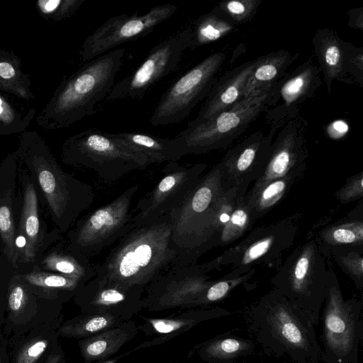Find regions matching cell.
Returning <instances> with one entry per match:
<instances>
[{"label":"cell","mask_w":363,"mask_h":363,"mask_svg":"<svg viewBox=\"0 0 363 363\" xmlns=\"http://www.w3.org/2000/svg\"><path fill=\"white\" fill-rule=\"evenodd\" d=\"M86 0H39L36 8L45 18L52 21L66 19L82 6Z\"/></svg>","instance_id":"34"},{"label":"cell","mask_w":363,"mask_h":363,"mask_svg":"<svg viewBox=\"0 0 363 363\" xmlns=\"http://www.w3.org/2000/svg\"><path fill=\"white\" fill-rule=\"evenodd\" d=\"M125 320L108 313H81L57 329L58 336L81 340L121 325Z\"/></svg>","instance_id":"29"},{"label":"cell","mask_w":363,"mask_h":363,"mask_svg":"<svg viewBox=\"0 0 363 363\" xmlns=\"http://www.w3.org/2000/svg\"><path fill=\"white\" fill-rule=\"evenodd\" d=\"M23 279L39 289L56 294L67 301L86 282L62 274L50 272L33 267L25 272H18Z\"/></svg>","instance_id":"31"},{"label":"cell","mask_w":363,"mask_h":363,"mask_svg":"<svg viewBox=\"0 0 363 363\" xmlns=\"http://www.w3.org/2000/svg\"><path fill=\"white\" fill-rule=\"evenodd\" d=\"M138 332L136 323L131 319L94 336L79 340L78 345L84 362L112 358L133 339Z\"/></svg>","instance_id":"22"},{"label":"cell","mask_w":363,"mask_h":363,"mask_svg":"<svg viewBox=\"0 0 363 363\" xmlns=\"http://www.w3.org/2000/svg\"><path fill=\"white\" fill-rule=\"evenodd\" d=\"M220 220L222 222H226L229 220V216L228 214L226 213H223L221 216H220Z\"/></svg>","instance_id":"45"},{"label":"cell","mask_w":363,"mask_h":363,"mask_svg":"<svg viewBox=\"0 0 363 363\" xmlns=\"http://www.w3.org/2000/svg\"><path fill=\"white\" fill-rule=\"evenodd\" d=\"M16 151L55 228L62 234L67 233L92 205L93 187L65 171L35 130L21 134Z\"/></svg>","instance_id":"1"},{"label":"cell","mask_w":363,"mask_h":363,"mask_svg":"<svg viewBox=\"0 0 363 363\" xmlns=\"http://www.w3.org/2000/svg\"><path fill=\"white\" fill-rule=\"evenodd\" d=\"M43 363H67L65 354L60 344L55 347Z\"/></svg>","instance_id":"41"},{"label":"cell","mask_w":363,"mask_h":363,"mask_svg":"<svg viewBox=\"0 0 363 363\" xmlns=\"http://www.w3.org/2000/svg\"><path fill=\"white\" fill-rule=\"evenodd\" d=\"M247 220V214L243 210L235 211L231 217V223L236 226H244Z\"/></svg>","instance_id":"43"},{"label":"cell","mask_w":363,"mask_h":363,"mask_svg":"<svg viewBox=\"0 0 363 363\" xmlns=\"http://www.w3.org/2000/svg\"><path fill=\"white\" fill-rule=\"evenodd\" d=\"M313 43L328 91H330L334 79L351 83L347 77L343 41L337 34L333 30L321 28L315 33Z\"/></svg>","instance_id":"23"},{"label":"cell","mask_w":363,"mask_h":363,"mask_svg":"<svg viewBox=\"0 0 363 363\" xmlns=\"http://www.w3.org/2000/svg\"><path fill=\"white\" fill-rule=\"evenodd\" d=\"M231 284L226 281H221L211 284L199 298L196 308H206L222 300L231 289Z\"/></svg>","instance_id":"37"},{"label":"cell","mask_w":363,"mask_h":363,"mask_svg":"<svg viewBox=\"0 0 363 363\" xmlns=\"http://www.w3.org/2000/svg\"><path fill=\"white\" fill-rule=\"evenodd\" d=\"M199 181L183 202L170 213L172 240L178 252L177 267L194 264L207 241L209 211L214 197L213 181Z\"/></svg>","instance_id":"11"},{"label":"cell","mask_w":363,"mask_h":363,"mask_svg":"<svg viewBox=\"0 0 363 363\" xmlns=\"http://www.w3.org/2000/svg\"><path fill=\"white\" fill-rule=\"evenodd\" d=\"M0 91L17 99H35L30 75L22 69L21 60L13 52L0 48Z\"/></svg>","instance_id":"28"},{"label":"cell","mask_w":363,"mask_h":363,"mask_svg":"<svg viewBox=\"0 0 363 363\" xmlns=\"http://www.w3.org/2000/svg\"><path fill=\"white\" fill-rule=\"evenodd\" d=\"M67 301L26 281L16 272L9 285L4 322L1 330L11 342L45 325L59 328L62 306Z\"/></svg>","instance_id":"9"},{"label":"cell","mask_w":363,"mask_h":363,"mask_svg":"<svg viewBox=\"0 0 363 363\" xmlns=\"http://www.w3.org/2000/svg\"><path fill=\"white\" fill-rule=\"evenodd\" d=\"M205 167L206 164L201 163L182 165L177 162H168L160 180L138 202L133 211L132 228L170 214L196 186Z\"/></svg>","instance_id":"14"},{"label":"cell","mask_w":363,"mask_h":363,"mask_svg":"<svg viewBox=\"0 0 363 363\" xmlns=\"http://www.w3.org/2000/svg\"><path fill=\"white\" fill-rule=\"evenodd\" d=\"M210 285L198 267H174L145 289L142 307L152 312L196 308Z\"/></svg>","instance_id":"16"},{"label":"cell","mask_w":363,"mask_h":363,"mask_svg":"<svg viewBox=\"0 0 363 363\" xmlns=\"http://www.w3.org/2000/svg\"><path fill=\"white\" fill-rule=\"evenodd\" d=\"M115 136L132 148L141 152L153 163L177 162L186 155L181 139H165L152 135L124 132L114 133Z\"/></svg>","instance_id":"25"},{"label":"cell","mask_w":363,"mask_h":363,"mask_svg":"<svg viewBox=\"0 0 363 363\" xmlns=\"http://www.w3.org/2000/svg\"><path fill=\"white\" fill-rule=\"evenodd\" d=\"M16 269L9 262L0 245V328H2L6 308L9 285Z\"/></svg>","instance_id":"36"},{"label":"cell","mask_w":363,"mask_h":363,"mask_svg":"<svg viewBox=\"0 0 363 363\" xmlns=\"http://www.w3.org/2000/svg\"><path fill=\"white\" fill-rule=\"evenodd\" d=\"M124 55V48L111 50L65 77L37 116L38 125L57 130L94 114L115 84Z\"/></svg>","instance_id":"4"},{"label":"cell","mask_w":363,"mask_h":363,"mask_svg":"<svg viewBox=\"0 0 363 363\" xmlns=\"http://www.w3.org/2000/svg\"><path fill=\"white\" fill-rule=\"evenodd\" d=\"M362 303L343 301L340 292L331 288L322 313L320 361L325 363H359L363 337Z\"/></svg>","instance_id":"10"},{"label":"cell","mask_w":363,"mask_h":363,"mask_svg":"<svg viewBox=\"0 0 363 363\" xmlns=\"http://www.w3.org/2000/svg\"><path fill=\"white\" fill-rule=\"evenodd\" d=\"M138 191V185L129 187L77 221L64 238L67 247L89 259L121 239L132 229L131 203Z\"/></svg>","instance_id":"7"},{"label":"cell","mask_w":363,"mask_h":363,"mask_svg":"<svg viewBox=\"0 0 363 363\" xmlns=\"http://www.w3.org/2000/svg\"><path fill=\"white\" fill-rule=\"evenodd\" d=\"M19 160L16 151L0 162V245L17 272L16 243L17 194Z\"/></svg>","instance_id":"19"},{"label":"cell","mask_w":363,"mask_h":363,"mask_svg":"<svg viewBox=\"0 0 363 363\" xmlns=\"http://www.w3.org/2000/svg\"><path fill=\"white\" fill-rule=\"evenodd\" d=\"M170 215L133 227L117 241L96 275L123 286L146 288L177 267Z\"/></svg>","instance_id":"3"},{"label":"cell","mask_w":363,"mask_h":363,"mask_svg":"<svg viewBox=\"0 0 363 363\" xmlns=\"http://www.w3.org/2000/svg\"><path fill=\"white\" fill-rule=\"evenodd\" d=\"M260 3V0L224 1L216 8L235 24L243 23L254 16Z\"/></svg>","instance_id":"35"},{"label":"cell","mask_w":363,"mask_h":363,"mask_svg":"<svg viewBox=\"0 0 363 363\" xmlns=\"http://www.w3.org/2000/svg\"><path fill=\"white\" fill-rule=\"evenodd\" d=\"M244 320L250 338L266 355L293 363L320 362L311 314L286 296L263 298L245 311Z\"/></svg>","instance_id":"2"},{"label":"cell","mask_w":363,"mask_h":363,"mask_svg":"<svg viewBox=\"0 0 363 363\" xmlns=\"http://www.w3.org/2000/svg\"><path fill=\"white\" fill-rule=\"evenodd\" d=\"M271 242L272 240L267 238L252 245L245 253L244 263H249L263 255L268 250Z\"/></svg>","instance_id":"38"},{"label":"cell","mask_w":363,"mask_h":363,"mask_svg":"<svg viewBox=\"0 0 363 363\" xmlns=\"http://www.w3.org/2000/svg\"><path fill=\"white\" fill-rule=\"evenodd\" d=\"M15 98L0 91V135L23 133L37 114L35 108L25 109Z\"/></svg>","instance_id":"32"},{"label":"cell","mask_w":363,"mask_h":363,"mask_svg":"<svg viewBox=\"0 0 363 363\" xmlns=\"http://www.w3.org/2000/svg\"><path fill=\"white\" fill-rule=\"evenodd\" d=\"M8 345V341L0 328V363H9Z\"/></svg>","instance_id":"42"},{"label":"cell","mask_w":363,"mask_h":363,"mask_svg":"<svg viewBox=\"0 0 363 363\" xmlns=\"http://www.w3.org/2000/svg\"><path fill=\"white\" fill-rule=\"evenodd\" d=\"M145 288L123 286L96 275L73 297L82 313H108L127 321L142 309Z\"/></svg>","instance_id":"17"},{"label":"cell","mask_w":363,"mask_h":363,"mask_svg":"<svg viewBox=\"0 0 363 363\" xmlns=\"http://www.w3.org/2000/svg\"><path fill=\"white\" fill-rule=\"evenodd\" d=\"M279 84L252 93L211 118L189 121L186 128L177 135L186 155L200 154L223 147L243 133L275 101Z\"/></svg>","instance_id":"6"},{"label":"cell","mask_w":363,"mask_h":363,"mask_svg":"<svg viewBox=\"0 0 363 363\" xmlns=\"http://www.w3.org/2000/svg\"><path fill=\"white\" fill-rule=\"evenodd\" d=\"M235 24L215 8L199 17L189 26L191 39L189 49H194L220 39L232 32Z\"/></svg>","instance_id":"30"},{"label":"cell","mask_w":363,"mask_h":363,"mask_svg":"<svg viewBox=\"0 0 363 363\" xmlns=\"http://www.w3.org/2000/svg\"><path fill=\"white\" fill-rule=\"evenodd\" d=\"M190 39L187 27L160 42L135 70L115 83L106 101L141 98L153 84L177 68L184 52L189 49Z\"/></svg>","instance_id":"13"},{"label":"cell","mask_w":363,"mask_h":363,"mask_svg":"<svg viewBox=\"0 0 363 363\" xmlns=\"http://www.w3.org/2000/svg\"><path fill=\"white\" fill-rule=\"evenodd\" d=\"M255 65V60L242 64L217 79L206 99L193 120L201 121L211 118L240 101Z\"/></svg>","instance_id":"20"},{"label":"cell","mask_w":363,"mask_h":363,"mask_svg":"<svg viewBox=\"0 0 363 363\" xmlns=\"http://www.w3.org/2000/svg\"><path fill=\"white\" fill-rule=\"evenodd\" d=\"M177 10L171 4L152 7L143 15L121 14L110 18L84 41L81 57L89 61L125 42L143 37L168 19Z\"/></svg>","instance_id":"15"},{"label":"cell","mask_w":363,"mask_h":363,"mask_svg":"<svg viewBox=\"0 0 363 363\" xmlns=\"http://www.w3.org/2000/svg\"><path fill=\"white\" fill-rule=\"evenodd\" d=\"M62 162L94 172L104 182L113 183L133 171L152 164L148 158L114 133L88 129L68 138L62 144Z\"/></svg>","instance_id":"5"},{"label":"cell","mask_w":363,"mask_h":363,"mask_svg":"<svg viewBox=\"0 0 363 363\" xmlns=\"http://www.w3.org/2000/svg\"><path fill=\"white\" fill-rule=\"evenodd\" d=\"M296 58L288 51L279 50L256 59L244 97L257 90L281 83L286 69Z\"/></svg>","instance_id":"27"},{"label":"cell","mask_w":363,"mask_h":363,"mask_svg":"<svg viewBox=\"0 0 363 363\" xmlns=\"http://www.w3.org/2000/svg\"><path fill=\"white\" fill-rule=\"evenodd\" d=\"M127 354L126 352L123 354H121L119 356H117L116 357H112V358H110L107 360H104V361H100V362H84V363H116L118 359H120L121 357H123L125 356H126Z\"/></svg>","instance_id":"44"},{"label":"cell","mask_w":363,"mask_h":363,"mask_svg":"<svg viewBox=\"0 0 363 363\" xmlns=\"http://www.w3.org/2000/svg\"><path fill=\"white\" fill-rule=\"evenodd\" d=\"M335 241L341 243H350L355 240L356 235L353 231L347 228H338L333 233Z\"/></svg>","instance_id":"40"},{"label":"cell","mask_w":363,"mask_h":363,"mask_svg":"<svg viewBox=\"0 0 363 363\" xmlns=\"http://www.w3.org/2000/svg\"><path fill=\"white\" fill-rule=\"evenodd\" d=\"M18 184L19 191L17 194L16 230L17 272H25L33 268L46 251L64 237L57 228H49L44 218V208L34 184L20 162Z\"/></svg>","instance_id":"8"},{"label":"cell","mask_w":363,"mask_h":363,"mask_svg":"<svg viewBox=\"0 0 363 363\" xmlns=\"http://www.w3.org/2000/svg\"><path fill=\"white\" fill-rule=\"evenodd\" d=\"M255 342L228 331L194 345L187 358H196L206 363H235L255 353Z\"/></svg>","instance_id":"21"},{"label":"cell","mask_w":363,"mask_h":363,"mask_svg":"<svg viewBox=\"0 0 363 363\" xmlns=\"http://www.w3.org/2000/svg\"><path fill=\"white\" fill-rule=\"evenodd\" d=\"M34 267L62 274L84 282L96 275V265L92 264L84 255L69 250L64 239L52 245Z\"/></svg>","instance_id":"24"},{"label":"cell","mask_w":363,"mask_h":363,"mask_svg":"<svg viewBox=\"0 0 363 363\" xmlns=\"http://www.w3.org/2000/svg\"><path fill=\"white\" fill-rule=\"evenodd\" d=\"M298 69L281 88V94L287 106L311 96L320 84V70L315 65L307 63Z\"/></svg>","instance_id":"33"},{"label":"cell","mask_w":363,"mask_h":363,"mask_svg":"<svg viewBox=\"0 0 363 363\" xmlns=\"http://www.w3.org/2000/svg\"><path fill=\"white\" fill-rule=\"evenodd\" d=\"M231 313L224 308L216 307L191 308L162 318L140 316L143 323L137 325L138 330L153 337L137 345L126 354L128 355L141 349L164 345L204 321L220 318Z\"/></svg>","instance_id":"18"},{"label":"cell","mask_w":363,"mask_h":363,"mask_svg":"<svg viewBox=\"0 0 363 363\" xmlns=\"http://www.w3.org/2000/svg\"><path fill=\"white\" fill-rule=\"evenodd\" d=\"M225 57L223 52L211 54L174 82L155 108L151 125H166L185 119L208 96Z\"/></svg>","instance_id":"12"},{"label":"cell","mask_w":363,"mask_h":363,"mask_svg":"<svg viewBox=\"0 0 363 363\" xmlns=\"http://www.w3.org/2000/svg\"><path fill=\"white\" fill-rule=\"evenodd\" d=\"M57 329L50 325H42L11 341L13 363H43L59 344Z\"/></svg>","instance_id":"26"},{"label":"cell","mask_w":363,"mask_h":363,"mask_svg":"<svg viewBox=\"0 0 363 363\" xmlns=\"http://www.w3.org/2000/svg\"><path fill=\"white\" fill-rule=\"evenodd\" d=\"M285 182L282 180L275 181L269 184L262 191L261 199L264 203H267L280 194L285 188Z\"/></svg>","instance_id":"39"}]
</instances>
